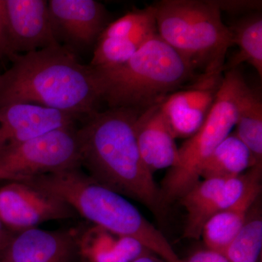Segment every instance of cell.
Returning a JSON list of instances; mask_svg holds the SVG:
<instances>
[{
  "label": "cell",
  "instance_id": "27",
  "mask_svg": "<svg viewBox=\"0 0 262 262\" xmlns=\"http://www.w3.org/2000/svg\"><path fill=\"white\" fill-rule=\"evenodd\" d=\"M131 262H168L163 260V258H158L156 256H154L152 253L151 254L144 255V256H141L136 258Z\"/></svg>",
  "mask_w": 262,
  "mask_h": 262
},
{
  "label": "cell",
  "instance_id": "6",
  "mask_svg": "<svg viewBox=\"0 0 262 262\" xmlns=\"http://www.w3.org/2000/svg\"><path fill=\"white\" fill-rule=\"evenodd\" d=\"M248 84L237 69L224 72L211 113L199 130L179 148L178 162L160 188L165 206L180 200L200 182L203 164L235 125L239 100Z\"/></svg>",
  "mask_w": 262,
  "mask_h": 262
},
{
  "label": "cell",
  "instance_id": "18",
  "mask_svg": "<svg viewBox=\"0 0 262 262\" xmlns=\"http://www.w3.org/2000/svg\"><path fill=\"white\" fill-rule=\"evenodd\" d=\"M233 45L238 51L225 63L223 72L237 69L247 63L262 77V15L259 12L245 15L229 27Z\"/></svg>",
  "mask_w": 262,
  "mask_h": 262
},
{
  "label": "cell",
  "instance_id": "17",
  "mask_svg": "<svg viewBox=\"0 0 262 262\" xmlns=\"http://www.w3.org/2000/svg\"><path fill=\"white\" fill-rule=\"evenodd\" d=\"M256 165L251 151L234 132L217 146L203 164L201 178H233Z\"/></svg>",
  "mask_w": 262,
  "mask_h": 262
},
{
  "label": "cell",
  "instance_id": "9",
  "mask_svg": "<svg viewBox=\"0 0 262 262\" xmlns=\"http://www.w3.org/2000/svg\"><path fill=\"white\" fill-rule=\"evenodd\" d=\"M224 72H204L161 101L164 117L176 139H189L203 126L223 81Z\"/></svg>",
  "mask_w": 262,
  "mask_h": 262
},
{
  "label": "cell",
  "instance_id": "11",
  "mask_svg": "<svg viewBox=\"0 0 262 262\" xmlns=\"http://www.w3.org/2000/svg\"><path fill=\"white\" fill-rule=\"evenodd\" d=\"M48 8L58 42L75 48L96 45L110 23L106 8L95 0H51Z\"/></svg>",
  "mask_w": 262,
  "mask_h": 262
},
{
  "label": "cell",
  "instance_id": "4",
  "mask_svg": "<svg viewBox=\"0 0 262 262\" xmlns=\"http://www.w3.org/2000/svg\"><path fill=\"white\" fill-rule=\"evenodd\" d=\"M97 71L110 108L142 110L189 83L196 71L157 33L123 64Z\"/></svg>",
  "mask_w": 262,
  "mask_h": 262
},
{
  "label": "cell",
  "instance_id": "15",
  "mask_svg": "<svg viewBox=\"0 0 262 262\" xmlns=\"http://www.w3.org/2000/svg\"><path fill=\"white\" fill-rule=\"evenodd\" d=\"M225 181L220 179H203L180 198L179 201L187 211L184 237L201 238L207 221L220 211V192Z\"/></svg>",
  "mask_w": 262,
  "mask_h": 262
},
{
  "label": "cell",
  "instance_id": "12",
  "mask_svg": "<svg viewBox=\"0 0 262 262\" xmlns=\"http://www.w3.org/2000/svg\"><path fill=\"white\" fill-rule=\"evenodd\" d=\"M7 27L15 55L61 46L46 0H5Z\"/></svg>",
  "mask_w": 262,
  "mask_h": 262
},
{
  "label": "cell",
  "instance_id": "24",
  "mask_svg": "<svg viewBox=\"0 0 262 262\" xmlns=\"http://www.w3.org/2000/svg\"><path fill=\"white\" fill-rule=\"evenodd\" d=\"M16 56L13 51L8 36L5 15V0H0V61H11Z\"/></svg>",
  "mask_w": 262,
  "mask_h": 262
},
{
  "label": "cell",
  "instance_id": "22",
  "mask_svg": "<svg viewBox=\"0 0 262 262\" xmlns=\"http://www.w3.org/2000/svg\"><path fill=\"white\" fill-rule=\"evenodd\" d=\"M261 246V214H248L242 228L223 254L230 262H258Z\"/></svg>",
  "mask_w": 262,
  "mask_h": 262
},
{
  "label": "cell",
  "instance_id": "2",
  "mask_svg": "<svg viewBox=\"0 0 262 262\" xmlns=\"http://www.w3.org/2000/svg\"><path fill=\"white\" fill-rule=\"evenodd\" d=\"M10 61L0 75V108L32 103L86 117L102 101L97 71L61 46L16 55Z\"/></svg>",
  "mask_w": 262,
  "mask_h": 262
},
{
  "label": "cell",
  "instance_id": "14",
  "mask_svg": "<svg viewBox=\"0 0 262 262\" xmlns=\"http://www.w3.org/2000/svg\"><path fill=\"white\" fill-rule=\"evenodd\" d=\"M135 130L141 158L151 173L177 165L179 148L162 112L161 101L141 111Z\"/></svg>",
  "mask_w": 262,
  "mask_h": 262
},
{
  "label": "cell",
  "instance_id": "25",
  "mask_svg": "<svg viewBox=\"0 0 262 262\" xmlns=\"http://www.w3.org/2000/svg\"><path fill=\"white\" fill-rule=\"evenodd\" d=\"M184 262H230L223 253L217 252L213 250H201L191 255Z\"/></svg>",
  "mask_w": 262,
  "mask_h": 262
},
{
  "label": "cell",
  "instance_id": "20",
  "mask_svg": "<svg viewBox=\"0 0 262 262\" xmlns=\"http://www.w3.org/2000/svg\"><path fill=\"white\" fill-rule=\"evenodd\" d=\"M234 134L247 146L256 165L262 163V100L258 90L247 86L239 100Z\"/></svg>",
  "mask_w": 262,
  "mask_h": 262
},
{
  "label": "cell",
  "instance_id": "8",
  "mask_svg": "<svg viewBox=\"0 0 262 262\" xmlns=\"http://www.w3.org/2000/svg\"><path fill=\"white\" fill-rule=\"evenodd\" d=\"M77 215L61 198L29 183L9 182L0 187V222L13 233Z\"/></svg>",
  "mask_w": 262,
  "mask_h": 262
},
{
  "label": "cell",
  "instance_id": "3",
  "mask_svg": "<svg viewBox=\"0 0 262 262\" xmlns=\"http://www.w3.org/2000/svg\"><path fill=\"white\" fill-rule=\"evenodd\" d=\"M24 182L61 198L77 215L96 227L121 237L137 239L168 262H184L168 239L126 198L75 168L34 177Z\"/></svg>",
  "mask_w": 262,
  "mask_h": 262
},
{
  "label": "cell",
  "instance_id": "5",
  "mask_svg": "<svg viewBox=\"0 0 262 262\" xmlns=\"http://www.w3.org/2000/svg\"><path fill=\"white\" fill-rule=\"evenodd\" d=\"M158 35L194 70L223 72L232 36L215 0H163L152 4Z\"/></svg>",
  "mask_w": 262,
  "mask_h": 262
},
{
  "label": "cell",
  "instance_id": "13",
  "mask_svg": "<svg viewBox=\"0 0 262 262\" xmlns=\"http://www.w3.org/2000/svg\"><path fill=\"white\" fill-rule=\"evenodd\" d=\"M78 116L32 103L0 108V149L74 126Z\"/></svg>",
  "mask_w": 262,
  "mask_h": 262
},
{
  "label": "cell",
  "instance_id": "23",
  "mask_svg": "<svg viewBox=\"0 0 262 262\" xmlns=\"http://www.w3.org/2000/svg\"><path fill=\"white\" fill-rule=\"evenodd\" d=\"M221 12L226 11L232 14L247 15L251 13L259 12L261 9V1H249V0H227L216 1Z\"/></svg>",
  "mask_w": 262,
  "mask_h": 262
},
{
  "label": "cell",
  "instance_id": "1",
  "mask_svg": "<svg viewBox=\"0 0 262 262\" xmlns=\"http://www.w3.org/2000/svg\"><path fill=\"white\" fill-rule=\"evenodd\" d=\"M140 113L115 108L86 116L78 127L81 166L99 184L139 202L162 218L167 206L136 140V122Z\"/></svg>",
  "mask_w": 262,
  "mask_h": 262
},
{
  "label": "cell",
  "instance_id": "26",
  "mask_svg": "<svg viewBox=\"0 0 262 262\" xmlns=\"http://www.w3.org/2000/svg\"><path fill=\"white\" fill-rule=\"evenodd\" d=\"M13 232L6 228L0 222V253L5 249V247L9 244L10 239L13 237Z\"/></svg>",
  "mask_w": 262,
  "mask_h": 262
},
{
  "label": "cell",
  "instance_id": "21",
  "mask_svg": "<svg viewBox=\"0 0 262 262\" xmlns=\"http://www.w3.org/2000/svg\"><path fill=\"white\" fill-rule=\"evenodd\" d=\"M157 33L158 31H151L131 37H100L95 45L90 66L108 69L123 64Z\"/></svg>",
  "mask_w": 262,
  "mask_h": 262
},
{
  "label": "cell",
  "instance_id": "7",
  "mask_svg": "<svg viewBox=\"0 0 262 262\" xmlns=\"http://www.w3.org/2000/svg\"><path fill=\"white\" fill-rule=\"evenodd\" d=\"M75 168H82L75 125L0 149V182H24Z\"/></svg>",
  "mask_w": 262,
  "mask_h": 262
},
{
  "label": "cell",
  "instance_id": "16",
  "mask_svg": "<svg viewBox=\"0 0 262 262\" xmlns=\"http://www.w3.org/2000/svg\"><path fill=\"white\" fill-rule=\"evenodd\" d=\"M94 238L84 237L81 245V256L89 262H131L144 255L153 253L137 239L121 237L96 227Z\"/></svg>",
  "mask_w": 262,
  "mask_h": 262
},
{
  "label": "cell",
  "instance_id": "19",
  "mask_svg": "<svg viewBox=\"0 0 262 262\" xmlns=\"http://www.w3.org/2000/svg\"><path fill=\"white\" fill-rule=\"evenodd\" d=\"M258 196H250L237 206L215 213L207 221L201 234L207 248L225 253L244 226L250 209Z\"/></svg>",
  "mask_w": 262,
  "mask_h": 262
},
{
  "label": "cell",
  "instance_id": "10",
  "mask_svg": "<svg viewBox=\"0 0 262 262\" xmlns=\"http://www.w3.org/2000/svg\"><path fill=\"white\" fill-rule=\"evenodd\" d=\"M81 237L74 229H27L14 233L0 262H78Z\"/></svg>",
  "mask_w": 262,
  "mask_h": 262
}]
</instances>
